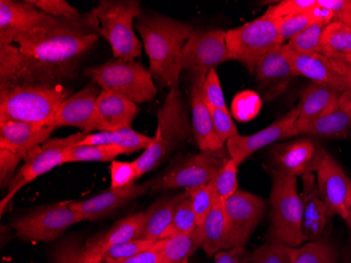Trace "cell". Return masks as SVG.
Here are the masks:
<instances>
[{
  "instance_id": "6da1fadb",
  "label": "cell",
  "mask_w": 351,
  "mask_h": 263,
  "mask_svg": "<svg viewBox=\"0 0 351 263\" xmlns=\"http://www.w3.org/2000/svg\"><path fill=\"white\" fill-rule=\"evenodd\" d=\"M99 35L70 27L37 29L0 45V87L60 84L73 79Z\"/></svg>"
},
{
  "instance_id": "7a4b0ae2",
  "label": "cell",
  "mask_w": 351,
  "mask_h": 263,
  "mask_svg": "<svg viewBox=\"0 0 351 263\" xmlns=\"http://www.w3.org/2000/svg\"><path fill=\"white\" fill-rule=\"evenodd\" d=\"M136 30L149 60V72L161 86L178 90L182 72L183 47L193 25L159 14L141 15Z\"/></svg>"
},
{
  "instance_id": "3957f363",
  "label": "cell",
  "mask_w": 351,
  "mask_h": 263,
  "mask_svg": "<svg viewBox=\"0 0 351 263\" xmlns=\"http://www.w3.org/2000/svg\"><path fill=\"white\" fill-rule=\"evenodd\" d=\"M71 91L61 84L0 87V122L17 120L52 126L59 106Z\"/></svg>"
},
{
  "instance_id": "277c9868",
  "label": "cell",
  "mask_w": 351,
  "mask_h": 263,
  "mask_svg": "<svg viewBox=\"0 0 351 263\" xmlns=\"http://www.w3.org/2000/svg\"><path fill=\"white\" fill-rule=\"evenodd\" d=\"M158 126L151 144L134 160L138 179L155 170L176 150L193 138L191 122L180 90L169 91L162 108L157 113Z\"/></svg>"
},
{
  "instance_id": "5b68a950",
  "label": "cell",
  "mask_w": 351,
  "mask_h": 263,
  "mask_svg": "<svg viewBox=\"0 0 351 263\" xmlns=\"http://www.w3.org/2000/svg\"><path fill=\"white\" fill-rule=\"evenodd\" d=\"M100 23V36L108 41L115 58L135 60L142 43L133 29L134 19L142 15L137 0H101L92 10Z\"/></svg>"
},
{
  "instance_id": "8992f818",
  "label": "cell",
  "mask_w": 351,
  "mask_h": 263,
  "mask_svg": "<svg viewBox=\"0 0 351 263\" xmlns=\"http://www.w3.org/2000/svg\"><path fill=\"white\" fill-rule=\"evenodd\" d=\"M273 177L270 193V227L267 238L297 248L304 242L303 205L298 192L297 178L269 171Z\"/></svg>"
},
{
  "instance_id": "52a82bcc",
  "label": "cell",
  "mask_w": 351,
  "mask_h": 263,
  "mask_svg": "<svg viewBox=\"0 0 351 263\" xmlns=\"http://www.w3.org/2000/svg\"><path fill=\"white\" fill-rule=\"evenodd\" d=\"M101 90L117 93L137 104L152 102L157 95L151 72L136 60L114 58L84 70Z\"/></svg>"
},
{
  "instance_id": "ba28073f",
  "label": "cell",
  "mask_w": 351,
  "mask_h": 263,
  "mask_svg": "<svg viewBox=\"0 0 351 263\" xmlns=\"http://www.w3.org/2000/svg\"><path fill=\"white\" fill-rule=\"evenodd\" d=\"M226 43L230 59L243 63L250 73L262 57L284 45L277 19L266 15L226 31Z\"/></svg>"
},
{
  "instance_id": "9c48e42d",
  "label": "cell",
  "mask_w": 351,
  "mask_h": 263,
  "mask_svg": "<svg viewBox=\"0 0 351 263\" xmlns=\"http://www.w3.org/2000/svg\"><path fill=\"white\" fill-rule=\"evenodd\" d=\"M86 135V134L84 132H78V133L73 134L68 137L50 138L40 146L32 150L25 156L23 165L17 171L15 177L8 187L7 194L0 203L1 215L5 214V209L11 203L12 199L25 185L34 181L43 174L66 163V154H68L69 150L82 141Z\"/></svg>"
},
{
  "instance_id": "30bf717a",
  "label": "cell",
  "mask_w": 351,
  "mask_h": 263,
  "mask_svg": "<svg viewBox=\"0 0 351 263\" xmlns=\"http://www.w3.org/2000/svg\"><path fill=\"white\" fill-rule=\"evenodd\" d=\"M71 201L38 207L12 223L16 236L29 242H47L60 237L69 227L86 220L70 209Z\"/></svg>"
},
{
  "instance_id": "8fae6325",
  "label": "cell",
  "mask_w": 351,
  "mask_h": 263,
  "mask_svg": "<svg viewBox=\"0 0 351 263\" xmlns=\"http://www.w3.org/2000/svg\"><path fill=\"white\" fill-rule=\"evenodd\" d=\"M326 154L317 140L307 136L275 144L269 152V171L286 177H302L317 172Z\"/></svg>"
},
{
  "instance_id": "7c38bea8",
  "label": "cell",
  "mask_w": 351,
  "mask_h": 263,
  "mask_svg": "<svg viewBox=\"0 0 351 263\" xmlns=\"http://www.w3.org/2000/svg\"><path fill=\"white\" fill-rule=\"evenodd\" d=\"M232 60L224 30H195L183 47L182 69L195 75H207L221 63Z\"/></svg>"
},
{
  "instance_id": "4fadbf2b",
  "label": "cell",
  "mask_w": 351,
  "mask_h": 263,
  "mask_svg": "<svg viewBox=\"0 0 351 263\" xmlns=\"http://www.w3.org/2000/svg\"><path fill=\"white\" fill-rule=\"evenodd\" d=\"M226 159L203 152L189 156L154 179L151 190L156 192L189 190L208 185Z\"/></svg>"
},
{
  "instance_id": "5bb4252c",
  "label": "cell",
  "mask_w": 351,
  "mask_h": 263,
  "mask_svg": "<svg viewBox=\"0 0 351 263\" xmlns=\"http://www.w3.org/2000/svg\"><path fill=\"white\" fill-rule=\"evenodd\" d=\"M62 27L70 25L31 5L29 0L0 1V45H14L19 36L34 30Z\"/></svg>"
},
{
  "instance_id": "9a60e30c",
  "label": "cell",
  "mask_w": 351,
  "mask_h": 263,
  "mask_svg": "<svg viewBox=\"0 0 351 263\" xmlns=\"http://www.w3.org/2000/svg\"><path fill=\"white\" fill-rule=\"evenodd\" d=\"M223 205L228 221V249L244 247L264 217L265 201L238 190Z\"/></svg>"
},
{
  "instance_id": "2e32d148",
  "label": "cell",
  "mask_w": 351,
  "mask_h": 263,
  "mask_svg": "<svg viewBox=\"0 0 351 263\" xmlns=\"http://www.w3.org/2000/svg\"><path fill=\"white\" fill-rule=\"evenodd\" d=\"M298 116L299 108L297 106L286 113L283 117L257 133L247 136L237 135L230 138L226 144L230 159L239 167L250 156L265 146L274 144L279 140L299 136L295 126Z\"/></svg>"
},
{
  "instance_id": "e0dca14e",
  "label": "cell",
  "mask_w": 351,
  "mask_h": 263,
  "mask_svg": "<svg viewBox=\"0 0 351 263\" xmlns=\"http://www.w3.org/2000/svg\"><path fill=\"white\" fill-rule=\"evenodd\" d=\"M206 75L191 76V130L197 146L203 153L217 157L230 158L226 144H223L213 126L212 115L205 102L203 84Z\"/></svg>"
},
{
  "instance_id": "ac0fdd59",
  "label": "cell",
  "mask_w": 351,
  "mask_h": 263,
  "mask_svg": "<svg viewBox=\"0 0 351 263\" xmlns=\"http://www.w3.org/2000/svg\"><path fill=\"white\" fill-rule=\"evenodd\" d=\"M153 180L142 185H128L124 187H110L90 198L71 201L70 209L84 217L86 220L95 221L104 218L126 203H131L152 189Z\"/></svg>"
},
{
  "instance_id": "d6986e66",
  "label": "cell",
  "mask_w": 351,
  "mask_h": 263,
  "mask_svg": "<svg viewBox=\"0 0 351 263\" xmlns=\"http://www.w3.org/2000/svg\"><path fill=\"white\" fill-rule=\"evenodd\" d=\"M101 89L92 82L69 97L59 106L52 122L53 128L56 130L62 126H76L86 134L96 130L95 113Z\"/></svg>"
},
{
  "instance_id": "ffe728a7",
  "label": "cell",
  "mask_w": 351,
  "mask_h": 263,
  "mask_svg": "<svg viewBox=\"0 0 351 263\" xmlns=\"http://www.w3.org/2000/svg\"><path fill=\"white\" fill-rule=\"evenodd\" d=\"M315 177L321 199L335 215L345 219L351 192V179L328 152L317 169Z\"/></svg>"
},
{
  "instance_id": "44dd1931",
  "label": "cell",
  "mask_w": 351,
  "mask_h": 263,
  "mask_svg": "<svg viewBox=\"0 0 351 263\" xmlns=\"http://www.w3.org/2000/svg\"><path fill=\"white\" fill-rule=\"evenodd\" d=\"M302 205H303V237L304 241L324 238L325 232L335 214L325 205L317 192L315 173L302 176Z\"/></svg>"
},
{
  "instance_id": "7402d4cb",
  "label": "cell",
  "mask_w": 351,
  "mask_h": 263,
  "mask_svg": "<svg viewBox=\"0 0 351 263\" xmlns=\"http://www.w3.org/2000/svg\"><path fill=\"white\" fill-rule=\"evenodd\" d=\"M54 130L51 126L3 120L0 122V150H7L23 161L32 150L50 139Z\"/></svg>"
},
{
  "instance_id": "603a6c76",
  "label": "cell",
  "mask_w": 351,
  "mask_h": 263,
  "mask_svg": "<svg viewBox=\"0 0 351 263\" xmlns=\"http://www.w3.org/2000/svg\"><path fill=\"white\" fill-rule=\"evenodd\" d=\"M147 218V211L132 214L118 220L104 232L90 237L84 244V257L90 261H102L104 253L114 245L139 238Z\"/></svg>"
},
{
  "instance_id": "cb8c5ba5",
  "label": "cell",
  "mask_w": 351,
  "mask_h": 263,
  "mask_svg": "<svg viewBox=\"0 0 351 263\" xmlns=\"http://www.w3.org/2000/svg\"><path fill=\"white\" fill-rule=\"evenodd\" d=\"M139 112L138 104L129 98L117 93L101 90L95 113L96 130L112 132L131 128Z\"/></svg>"
},
{
  "instance_id": "d4e9b609",
  "label": "cell",
  "mask_w": 351,
  "mask_h": 263,
  "mask_svg": "<svg viewBox=\"0 0 351 263\" xmlns=\"http://www.w3.org/2000/svg\"><path fill=\"white\" fill-rule=\"evenodd\" d=\"M342 91L327 84L311 82L302 91L301 100L298 104L299 116L295 122V130L299 135L323 115L338 104Z\"/></svg>"
},
{
  "instance_id": "484cf974",
  "label": "cell",
  "mask_w": 351,
  "mask_h": 263,
  "mask_svg": "<svg viewBox=\"0 0 351 263\" xmlns=\"http://www.w3.org/2000/svg\"><path fill=\"white\" fill-rule=\"evenodd\" d=\"M283 53L289 60L293 74L306 77L317 84H327L338 90L347 91L344 79L333 70L329 58L322 54H303L293 52L283 45Z\"/></svg>"
},
{
  "instance_id": "4316f807",
  "label": "cell",
  "mask_w": 351,
  "mask_h": 263,
  "mask_svg": "<svg viewBox=\"0 0 351 263\" xmlns=\"http://www.w3.org/2000/svg\"><path fill=\"white\" fill-rule=\"evenodd\" d=\"M252 74L268 98H275L286 90L293 77V69L283 53V47L262 57Z\"/></svg>"
},
{
  "instance_id": "83f0119b",
  "label": "cell",
  "mask_w": 351,
  "mask_h": 263,
  "mask_svg": "<svg viewBox=\"0 0 351 263\" xmlns=\"http://www.w3.org/2000/svg\"><path fill=\"white\" fill-rule=\"evenodd\" d=\"M351 93L345 91L338 104L326 114L317 118L302 135L307 137L342 139L348 137L351 132Z\"/></svg>"
},
{
  "instance_id": "f1b7e54d",
  "label": "cell",
  "mask_w": 351,
  "mask_h": 263,
  "mask_svg": "<svg viewBox=\"0 0 351 263\" xmlns=\"http://www.w3.org/2000/svg\"><path fill=\"white\" fill-rule=\"evenodd\" d=\"M29 3L74 29L100 36V23L92 12L82 14L66 0H29Z\"/></svg>"
},
{
  "instance_id": "f546056e",
  "label": "cell",
  "mask_w": 351,
  "mask_h": 263,
  "mask_svg": "<svg viewBox=\"0 0 351 263\" xmlns=\"http://www.w3.org/2000/svg\"><path fill=\"white\" fill-rule=\"evenodd\" d=\"M181 198V194L177 196H165L158 199L147 209V218L142 227L139 238L141 240L158 241L162 239L163 235L167 232L173 211Z\"/></svg>"
},
{
  "instance_id": "4dcf8cb0",
  "label": "cell",
  "mask_w": 351,
  "mask_h": 263,
  "mask_svg": "<svg viewBox=\"0 0 351 263\" xmlns=\"http://www.w3.org/2000/svg\"><path fill=\"white\" fill-rule=\"evenodd\" d=\"M201 249L207 257H214L221 251L228 250V229L223 203H215L202 227Z\"/></svg>"
},
{
  "instance_id": "1f68e13d",
  "label": "cell",
  "mask_w": 351,
  "mask_h": 263,
  "mask_svg": "<svg viewBox=\"0 0 351 263\" xmlns=\"http://www.w3.org/2000/svg\"><path fill=\"white\" fill-rule=\"evenodd\" d=\"M153 137L138 133L133 128L112 130V132H97L86 134L82 141L77 146H113L121 148L128 154L135 153L147 149Z\"/></svg>"
},
{
  "instance_id": "d6a6232c",
  "label": "cell",
  "mask_w": 351,
  "mask_h": 263,
  "mask_svg": "<svg viewBox=\"0 0 351 263\" xmlns=\"http://www.w3.org/2000/svg\"><path fill=\"white\" fill-rule=\"evenodd\" d=\"M202 241L201 227H197L187 234L162 239L163 263H189V258L201 248Z\"/></svg>"
},
{
  "instance_id": "836d02e7",
  "label": "cell",
  "mask_w": 351,
  "mask_h": 263,
  "mask_svg": "<svg viewBox=\"0 0 351 263\" xmlns=\"http://www.w3.org/2000/svg\"><path fill=\"white\" fill-rule=\"evenodd\" d=\"M322 55L329 59H345L351 55V27L332 21L324 27L321 39Z\"/></svg>"
},
{
  "instance_id": "e575fe53",
  "label": "cell",
  "mask_w": 351,
  "mask_h": 263,
  "mask_svg": "<svg viewBox=\"0 0 351 263\" xmlns=\"http://www.w3.org/2000/svg\"><path fill=\"white\" fill-rule=\"evenodd\" d=\"M291 263H338V251L328 238L309 241L297 248H289Z\"/></svg>"
},
{
  "instance_id": "d590c367",
  "label": "cell",
  "mask_w": 351,
  "mask_h": 263,
  "mask_svg": "<svg viewBox=\"0 0 351 263\" xmlns=\"http://www.w3.org/2000/svg\"><path fill=\"white\" fill-rule=\"evenodd\" d=\"M123 154L128 153L118 146H74L66 154V163L114 161L115 158Z\"/></svg>"
},
{
  "instance_id": "8d00e7d4",
  "label": "cell",
  "mask_w": 351,
  "mask_h": 263,
  "mask_svg": "<svg viewBox=\"0 0 351 263\" xmlns=\"http://www.w3.org/2000/svg\"><path fill=\"white\" fill-rule=\"evenodd\" d=\"M215 203H224L238 191V165L228 158L212 181Z\"/></svg>"
},
{
  "instance_id": "74e56055",
  "label": "cell",
  "mask_w": 351,
  "mask_h": 263,
  "mask_svg": "<svg viewBox=\"0 0 351 263\" xmlns=\"http://www.w3.org/2000/svg\"><path fill=\"white\" fill-rule=\"evenodd\" d=\"M197 227L198 225H197L196 215L191 207L189 193L184 190V192L181 193L180 201L173 211L171 225L163 235L162 239L176 236V235L187 234L193 232Z\"/></svg>"
},
{
  "instance_id": "f35d334b",
  "label": "cell",
  "mask_w": 351,
  "mask_h": 263,
  "mask_svg": "<svg viewBox=\"0 0 351 263\" xmlns=\"http://www.w3.org/2000/svg\"><path fill=\"white\" fill-rule=\"evenodd\" d=\"M325 27L326 25L322 23H313L285 43V47L293 52L303 54H322L321 39Z\"/></svg>"
},
{
  "instance_id": "ab89813d",
  "label": "cell",
  "mask_w": 351,
  "mask_h": 263,
  "mask_svg": "<svg viewBox=\"0 0 351 263\" xmlns=\"http://www.w3.org/2000/svg\"><path fill=\"white\" fill-rule=\"evenodd\" d=\"M289 245L276 239L267 241L256 249L250 256V263H291Z\"/></svg>"
},
{
  "instance_id": "60d3db41",
  "label": "cell",
  "mask_w": 351,
  "mask_h": 263,
  "mask_svg": "<svg viewBox=\"0 0 351 263\" xmlns=\"http://www.w3.org/2000/svg\"><path fill=\"white\" fill-rule=\"evenodd\" d=\"M315 9V8H313ZM313 9L307 13L298 14V15L289 16L284 19H277L279 25L280 37L284 45L297 36L302 31L311 27L313 23H317Z\"/></svg>"
},
{
  "instance_id": "b9f144b4",
  "label": "cell",
  "mask_w": 351,
  "mask_h": 263,
  "mask_svg": "<svg viewBox=\"0 0 351 263\" xmlns=\"http://www.w3.org/2000/svg\"><path fill=\"white\" fill-rule=\"evenodd\" d=\"M261 104V98L257 93L244 91L237 94L232 100V114L239 122H250L259 114Z\"/></svg>"
},
{
  "instance_id": "7bdbcfd3",
  "label": "cell",
  "mask_w": 351,
  "mask_h": 263,
  "mask_svg": "<svg viewBox=\"0 0 351 263\" xmlns=\"http://www.w3.org/2000/svg\"><path fill=\"white\" fill-rule=\"evenodd\" d=\"M189 193L191 207L196 215L197 225L202 227L205 218L214 205V194L212 183L195 189L185 190Z\"/></svg>"
},
{
  "instance_id": "ee69618b",
  "label": "cell",
  "mask_w": 351,
  "mask_h": 263,
  "mask_svg": "<svg viewBox=\"0 0 351 263\" xmlns=\"http://www.w3.org/2000/svg\"><path fill=\"white\" fill-rule=\"evenodd\" d=\"M317 0H284L278 5H271L264 15L269 19H281L289 16L307 13L317 5Z\"/></svg>"
},
{
  "instance_id": "f6af8a7d",
  "label": "cell",
  "mask_w": 351,
  "mask_h": 263,
  "mask_svg": "<svg viewBox=\"0 0 351 263\" xmlns=\"http://www.w3.org/2000/svg\"><path fill=\"white\" fill-rule=\"evenodd\" d=\"M54 263H104L90 261L84 257V245L78 239H68L59 244L54 255Z\"/></svg>"
},
{
  "instance_id": "bcb514c9",
  "label": "cell",
  "mask_w": 351,
  "mask_h": 263,
  "mask_svg": "<svg viewBox=\"0 0 351 263\" xmlns=\"http://www.w3.org/2000/svg\"><path fill=\"white\" fill-rule=\"evenodd\" d=\"M210 108V115H212L213 126H214L215 132L219 139L226 144V142L230 138L239 135L238 128L232 119L230 111L228 108Z\"/></svg>"
},
{
  "instance_id": "7dc6e473",
  "label": "cell",
  "mask_w": 351,
  "mask_h": 263,
  "mask_svg": "<svg viewBox=\"0 0 351 263\" xmlns=\"http://www.w3.org/2000/svg\"><path fill=\"white\" fill-rule=\"evenodd\" d=\"M203 94L207 106L210 108H228L216 69H212L207 73L203 84Z\"/></svg>"
},
{
  "instance_id": "c3c4849f",
  "label": "cell",
  "mask_w": 351,
  "mask_h": 263,
  "mask_svg": "<svg viewBox=\"0 0 351 263\" xmlns=\"http://www.w3.org/2000/svg\"><path fill=\"white\" fill-rule=\"evenodd\" d=\"M110 170V187H124L135 183L137 168L133 162L112 161Z\"/></svg>"
},
{
  "instance_id": "681fc988",
  "label": "cell",
  "mask_w": 351,
  "mask_h": 263,
  "mask_svg": "<svg viewBox=\"0 0 351 263\" xmlns=\"http://www.w3.org/2000/svg\"><path fill=\"white\" fill-rule=\"evenodd\" d=\"M157 241L141 240V239H136V240L129 241V242L121 243V244L114 245L112 248L108 249L104 253L102 257V261L106 259H125L130 257L135 256L143 251L153 247Z\"/></svg>"
},
{
  "instance_id": "f907efd6",
  "label": "cell",
  "mask_w": 351,
  "mask_h": 263,
  "mask_svg": "<svg viewBox=\"0 0 351 263\" xmlns=\"http://www.w3.org/2000/svg\"><path fill=\"white\" fill-rule=\"evenodd\" d=\"M104 263H163L162 239L158 240L153 247L125 259H106Z\"/></svg>"
},
{
  "instance_id": "816d5d0a",
  "label": "cell",
  "mask_w": 351,
  "mask_h": 263,
  "mask_svg": "<svg viewBox=\"0 0 351 263\" xmlns=\"http://www.w3.org/2000/svg\"><path fill=\"white\" fill-rule=\"evenodd\" d=\"M23 160L15 154L0 150V185L1 189L9 187L13 178L15 177V170Z\"/></svg>"
},
{
  "instance_id": "f5cc1de1",
  "label": "cell",
  "mask_w": 351,
  "mask_h": 263,
  "mask_svg": "<svg viewBox=\"0 0 351 263\" xmlns=\"http://www.w3.org/2000/svg\"><path fill=\"white\" fill-rule=\"evenodd\" d=\"M317 3L332 12L333 21L351 27V0H317Z\"/></svg>"
},
{
  "instance_id": "db71d44e",
  "label": "cell",
  "mask_w": 351,
  "mask_h": 263,
  "mask_svg": "<svg viewBox=\"0 0 351 263\" xmlns=\"http://www.w3.org/2000/svg\"><path fill=\"white\" fill-rule=\"evenodd\" d=\"M250 254L244 247L221 251L215 255V263H250Z\"/></svg>"
},
{
  "instance_id": "11a10c76",
  "label": "cell",
  "mask_w": 351,
  "mask_h": 263,
  "mask_svg": "<svg viewBox=\"0 0 351 263\" xmlns=\"http://www.w3.org/2000/svg\"><path fill=\"white\" fill-rule=\"evenodd\" d=\"M329 61L333 70L344 79L347 91L351 93V65L344 59H329Z\"/></svg>"
},
{
  "instance_id": "9f6ffc18",
  "label": "cell",
  "mask_w": 351,
  "mask_h": 263,
  "mask_svg": "<svg viewBox=\"0 0 351 263\" xmlns=\"http://www.w3.org/2000/svg\"><path fill=\"white\" fill-rule=\"evenodd\" d=\"M346 221L347 227L349 229V233H350V245H351V192L349 195L348 203H347V214L346 217L344 219Z\"/></svg>"
},
{
  "instance_id": "6f0895ef",
  "label": "cell",
  "mask_w": 351,
  "mask_h": 263,
  "mask_svg": "<svg viewBox=\"0 0 351 263\" xmlns=\"http://www.w3.org/2000/svg\"><path fill=\"white\" fill-rule=\"evenodd\" d=\"M344 60H346L347 62L349 63V65H351V55H349L348 57H346V58H345Z\"/></svg>"
},
{
  "instance_id": "680465c9",
  "label": "cell",
  "mask_w": 351,
  "mask_h": 263,
  "mask_svg": "<svg viewBox=\"0 0 351 263\" xmlns=\"http://www.w3.org/2000/svg\"><path fill=\"white\" fill-rule=\"evenodd\" d=\"M350 110H351V102H350Z\"/></svg>"
}]
</instances>
